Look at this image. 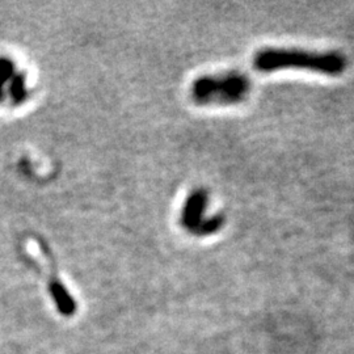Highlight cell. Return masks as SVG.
<instances>
[{
  "label": "cell",
  "instance_id": "1",
  "mask_svg": "<svg viewBox=\"0 0 354 354\" xmlns=\"http://www.w3.org/2000/svg\"><path fill=\"white\" fill-rule=\"evenodd\" d=\"M253 67L260 73H272L283 68H301L324 75L337 76L348 67V59L340 51L299 50L266 48L253 57Z\"/></svg>",
  "mask_w": 354,
  "mask_h": 354
},
{
  "label": "cell",
  "instance_id": "2",
  "mask_svg": "<svg viewBox=\"0 0 354 354\" xmlns=\"http://www.w3.org/2000/svg\"><path fill=\"white\" fill-rule=\"evenodd\" d=\"M250 77L239 73L230 71L221 75L201 76L192 84L190 95L197 104H221L234 105L244 102L251 91Z\"/></svg>",
  "mask_w": 354,
  "mask_h": 354
},
{
  "label": "cell",
  "instance_id": "3",
  "mask_svg": "<svg viewBox=\"0 0 354 354\" xmlns=\"http://www.w3.org/2000/svg\"><path fill=\"white\" fill-rule=\"evenodd\" d=\"M209 203V193L203 188L194 189L183 206L180 223L190 234H194L205 219V212Z\"/></svg>",
  "mask_w": 354,
  "mask_h": 354
},
{
  "label": "cell",
  "instance_id": "4",
  "mask_svg": "<svg viewBox=\"0 0 354 354\" xmlns=\"http://www.w3.org/2000/svg\"><path fill=\"white\" fill-rule=\"evenodd\" d=\"M50 292L53 299L55 301L57 307L64 314H71L75 310V304L70 294L64 289V285L59 281H53L50 285Z\"/></svg>",
  "mask_w": 354,
  "mask_h": 354
},
{
  "label": "cell",
  "instance_id": "5",
  "mask_svg": "<svg viewBox=\"0 0 354 354\" xmlns=\"http://www.w3.org/2000/svg\"><path fill=\"white\" fill-rule=\"evenodd\" d=\"M226 223V218L223 214H215L209 218H205L203 223L200 225V227L196 230L194 235L197 236H210L216 234L221 228L225 226Z\"/></svg>",
  "mask_w": 354,
  "mask_h": 354
},
{
  "label": "cell",
  "instance_id": "6",
  "mask_svg": "<svg viewBox=\"0 0 354 354\" xmlns=\"http://www.w3.org/2000/svg\"><path fill=\"white\" fill-rule=\"evenodd\" d=\"M10 93L15 102H23L26 100L28 89H26V79L24 74L19 73L17 75L16 74L13 75L10 84Z\"/></svg>",
  "mask_w": 354,
  "mask_h": 354
},
{
  "label": "cell",
  "instance_id": "7",
  "mask_svg": "<svg viewBox=\"0 0 354 354\" xmlns=\"http://www.w3.org/2000/svg\"><path fill=\"white\" fill-rule=\"evenodd\" d=\"M15 75V64L8 58H0V100L4 96V86Z\"/></svg>",
  "mask_w": 354,
  "mask_h": 354
}]
</instances>
